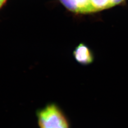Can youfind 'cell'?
<instances>
[{
	"label": "cell",
	"mask_w": 128,
	"mask_h": 128,
	"mask_svg": "<svg viewBox=\"0 0 128 128\" xmlns=\"http://www.w3.org/2000/svg\"><path fill=\"white\" fill-rule=\"evenodd\" d=\"M39 128H70L68 118L60 106L50 103L36 112Z\"/></svg>",
	"instance_id": "6da1fadb"
},
{
	"label": "cell",
	"mask_w": 128,
	"mask_h": 128,
	"mask_svg": "<svg viewBox=\"0 0 128 128\" xmlns=\"http://www.w3.org/2000/svg\"><path fill=\"white\" fill-rule=\"evenodd\" d=\"M125 0H60L69 11L77 14L100 12L123 3Z\"/></svg>",
	"instance_id": "7a4b0ae2"
},
{
	"label": "cell",
	"mask_w": 128,
	"mask_h": 128,
	"mask_svg": "<svg viewBox=\"0 0 128 128\" xmlns=\"http://www.w3.org/2000/svg\"><path fill=\"white\" fill-rule=\"evenodd\" d=\"M75 60L82 66L92 64L94 60L92 51L86 44L81 43L76 47L73 53Z\"/></svg>",
	"instance_id": "3957f363"
},
{
	"label": "cell",
	"mask_w": 128,
	"mask_h": 128,
	"mask_svg": "<svg viewBox=\"0 0 128 128\" xmlns=\"http://www.w3.org/2000/svg\"><path fill=\"white\" fill-rule=\"evenodd\" d=\"M6 0H0V8L2 7V6L4 4L5 2H6Z\"/></svg>",
	"instance_id": "277c9868"
}]
</instances>
